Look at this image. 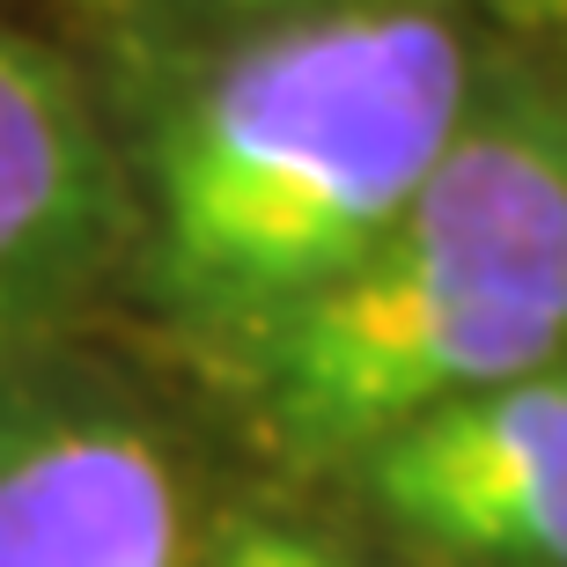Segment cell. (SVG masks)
Masks as SVG:
<instances>
[{
  "instance_id": "6da1fadb",
  "label": "cell",
  "mask_w": 567,
  "mask_h": 567,
  "mask_svg": "<svg viewBox=\"0 0 567 567\" xmlns=\"http://www.w3.org/2000/svg\"><path fill=\"white\" fill-rule=\"evenodd\" d=\"M472 104V44L413 0H347L229 52L155 147L163 295L214 332H274L399 221Z\"/></svg>"
},
{
  "instance_id": "7a4b0ae2",
  "label": "cell",
  "mask_w": 567,
  "mask_h": 567,
  "mask_svg": "<svg viewBox=\"0 0 567 567\" xmlns=\"http://www.w3.org/2000/svg\"><path fill=\"white\" fill-rule=\"evenodd\" d=\"M567 347V111L472 104L369 251L251 339L258 405L302 457H369L457 399L546 377Z\"/></svg>"
},
{
  "instance_id": "3957f363",
  "label": "cell",
  "mask_w": 567,
  "mask_h": 567,
  "mask_svg": "<svg viewBox=\"0 0 567 567\" xmlns=\"http://www.w3.org/2000/svg\"><path fill=\"white\" fill-rule=\"evenodd\" d=\"M369 494L442 553L567 567V377L502 383L383 435Z\"/></svg>"
},
{
  "instance_id": "277c9868",
  "label": "cell",
  "mask_w": 567,
  "mask_h": 567,
  "mask_svg": "<svg viewBox=\"0 0 567 567\" xmlns=\"http://www.w3.org/2000/svg\"><path fill=\"white\" fill-rule=\"evenodd\" d=\"M111 236V169L82 89L0 30V339L82 288Z\"/></svg>"
},
{
  "instance_id": "5b68a950",
  "label": "cell",
  "mask_w": 567,
  "mask_h": 567,
  "mask_svg": "<svg viewBox=\"0 0 567 567\" xmlns=\"http://www.w3.org/2000/svg\"><path fill=\"white\" fill-rule=\"evenodd\" d=\"M0 567H185L169 457L126 421H38L8 435Z\"/></svg>"
},
{
  "instance_id": "8992f818",
  "label": "cell",
  "mask_w": 567,
  "mask_h": 567,
  "mask_svg": "<svg viewBox=\"0 0 567 567\" xmlns=\"http://www.w3.org/2000/svg\"><path fill=\"white\" fill-rule=\"evenodd\" d=\"M214 567H347L332 560L324 546H310V538H295V530H274V524H236L229 546H221V560Z\"/></svg>"
},
{
  "instance_id": "52a82bcc",
  "label": "cell",
  "mask_w": 567,
  "mask_h": 567,
  "mask_svg": "<svg viewBox=\"0 0 567 567\" xmlns=\"http://www.w3.org/2000/svg\"><path fill=\"white\" fill-rule=\"evenodd\" d=\"M96 8H169V16H266L295 0H96Z\"/></svg>"
}]
</instances>
